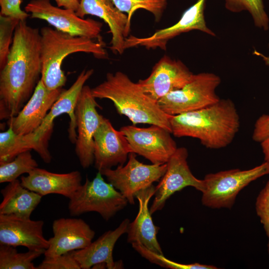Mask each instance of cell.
Listing matches in <instances>:
<instances>
[{"instance_id":"6da1fadb","label":"cell","mask_w":269,"mask_h":269,"mask_svg":"<svg viewBox=\"0 0 269 269\" xmlns=\"http://www.w3.org/2000/svg\"><path fill=\"white\" fill-rule=\"evenodd\" d=\"M40 31L21 20L0 73V119L16 116L33 94L42 71Z\"/></svg>"},{"instance_id":"7a4b0ae2","label":"cell","mask_w":269,"mask_h":269,"mask_svg":"<svg viewBox=\"0 0 269 269\" xmlns=\"http://www.w3.org/2000/svg\"><path fill=\"white\" fill-rule=\"evenodd\" d=\"M171 133L177 137L198 139L206 148L220 149L229 145L240 127V119L233 102L220 99L197 110L170 116Z\"/></svg>"},{"instance_id":"3957f363","label":"cell","mask_w":269,"mask_h":269,"mask_svg":"<svg viewBox=\"0 0 269 269\" xmlns=\"http://www.w3.org/2000/svg\"><path fill=\"white\" fill-rule=\"evenodd\" d=\"M92 93L96 99L112 101L118 113L126 116L133 125H157L171 133L170 116L126 74L120 71L107 73L105 80L92 88Z\"/></svg>"},{"instance_id":"277c9868","label":"cell","mask_w":269,"mask_h":269,"mask_svg":"<svg viewBox=\"0 0 269 269\" xmlns=\"http://www.w3.org/2000/svg\"><path fill=\"white\" fill-rule=\"evenodd\" d=\"M40 31L42 71L40 80L48 89L62 88L67 81L62 70L64 59L77 52L91 53L97 58H106L107 52L101 42L85 37L73 36L49 26Z\"/></svg>"},{"instance_id":"5b68a950","label":"cell","mask_w":269,"mask_h":269,"mask_svg":"<svg viewBox=\"0 0 269 269\" xmlns=\"http://www.w3.org/2000/svg\"><path fill=\"white\" fill-rule=\"evenodd\" d=\"M267 174H269V161L248 170L233 169L208 174L203 179L202 204L212 208H230L242 189Z\"/></svg>"},{"instance_id":"8992f818","label":"cell","mask_w":269,"mask_h":269,"mask_svg":"<svg viewBox=\"0 0 269 269\" xmlns=\"http://www.w3.org/2000/svg\"><path fill=\"white\" fill-rule=\"evenodd\" d=\"M102 176L98 171L92 180L87 178L69 199L68 210L71 216L95 212L107 221L127 206V199Z\"/></svg>"},{"instance_id":"52a82bcc","label":"cell","mask_w":269,"mask_h":269,"mask_svg":"<svg viewBox=\"0 0 269 269\" xmlns=\"http://www.w3.org/2000/svg\"><path fill=\"white\" fill-rule=\"evenodd\" d=\"M220 82V77L213 73L193 74L182 88L172 91L160 99L157 102L158 106L170 116L202 109L220 99L216 93Z\"/></svg>"},{"instance_id":"ba28073f","label":"cell","mask_w":269,"mask_h":269,"mask_svg":"<svg viewBox=\"0 0 269 269\" xmlns=\"http://www.w3.org/2000/svg\"><path fill=\"white\" fill-rule=\"evenodd\" d=\"M93 73V69L83 70L71 87L67 90H64L40 127L32 133L34 140L38 145L37 153L44 162L49 163L52 159L48 149V143L53 131L54 121L58 116L64 114L69 116V138L71 143H75L77 139L76 107L85 83Z\"/></svg>"},{"instance_id":"9c48e42d","label":"cell","mask_w":269,"mask_h":269,"mask_svg":"<svg viewBox=\"0 0 269 269\" xmlns=\"http://www.w3.org/2000/svg\"><path fill=\"white\" fill-rule=\"evenodd\" d=\"M136 157L135 153L131 152L125 165H119L114 169L107 168L99 171L131 204H134L137 192L159 181L167 168L166 163L145 164Z\"/></svg>"},{"instance_id":"30bf717a","label":"cell","mask_w":269,"mask_h":269,"mask_svg":"<svg viewBox=\"0 0 269 269\" xmlns=\"http://www.w3.org/2000/svg\"><path fill=\"white\" fill-rule=\"evenodd\" d=\"M32 18L46 21L55 29L73 36L99 38L103 23L78 16L74 10L53 5L50 0H31L24 7Z\"/></svg>"},{"instance_id":"8fae6325","label":"cell","mask_w":269,"mask_h":269,"mask_svg":"<svg viewBox=\"0 0 269 269\" xmlns=\"http://www.w3.org/2000/svg\"><path fill=\"white\" fill-rule=\"evenodd\" d=\"M132 152L137 154L152 164L166 163L178 148L171 133L157 125L139 128L134 125L122 127Z\"/></svg>"},{"instance_id":"7c38bea8","label":"cell","mask_w":269,"mask_h":269,"mask_svg":"<svg viewBox=\"0 0 269 269\" xmlns=\"http://www.w3.org/2000/svg\"><path fill=\"white\" fill-rule=\"evenodd\" d=\"M100 107L93 96L92 89L84 85L75 109L77 139L75 152L81 166L89 167L94 162V136L104 117L99 114Z\"/></svg>"},{"instance_id":"4fadbf2b","label":"cell","mask_w":269,"mask_h":269,"mask_svg":"<svg viewBox=\"0 0 269 269\" xmlns=\"http://www.w3.org/2000/svg\"><path fill=\"white\" fill-rule=\"evenodd\" d=\"M188 155L185 147H178L167 162L166 172L155 186L154 198L149 208L151 214L161 210L172 194L186 187H193L201 192L204 190V180L192 173L187 163Z\"/></svg>"},{"instance_id":"5bb4252c","label":"cell","mask_w":269,"mask_h":269,"mask_svg":"<svg viewBox=\"0 0 269 269\" xmlns=\"http://www.w3.org/2000/svg\"><path fill=\"white\" fill-rule=\"evenodd\" d=\"M206 0H197L187 9L175 24L157 30L150 36L137 37L131 35L125 40V49L143 46L147 49L159 48L165 50L168 41L179 34L193 30H198L211 35L214 33L207 27L204 18Z\"/></svg>"},{"instance_id":"9a60e30c","label":"cell","mask_w":269,"mask_h":269,"mask_svg":"<svg viewBox=\"0 0 269 269\" xmlns=\"http://www.w3.org/2000/svg\"><path fill=\"white\" fill-rule=\"evenodd\" d=\"M193 75L181 61L165 55L155 64L150 75L137 83L146 95L157 102L169 93L182 88Z\"/></svg>"},{"instance_id":"2e32d148","label":"cell","mask_w":269,"mask_h":269,"mask_svg":"<svg viewBox=\"0 0 269 269\" xmlns=\"http://www.w3.org/2000/svg\"><path fill=\"white\" fill-rule=\"evenodd\" d=\"M94 164L98 171L124 165L132 152L124 133L105 118L94 134Z\"/></svg>"},{"instance_id":"e0dca14e","label":"cell","mask_w":269,"mask_h":269,"mask_svg":"<svg viewBox=\"0 0 269 269\" xmlns=\"http://www.w3.org/2000/svg\"><path fill=\"white\" fill-rule=\"evenodd\" d=\"M53 236L48 239L45 257H53L83 249L90 244L95 233L82 219L61 218L52 224Z\"/></svg>"},{"instance_id":"ac0fdd59","label":"cell","mask_w":269,"mask_h":269,"mask_svg":"<svg viewBox=\"0 0 269 269\" xmlns=\"http://www.w3.org/2000/svg\"><path fill=\"white\" fill-rule=\"evenodd\" d=\"M64 90L63 88L49 90L40 80L33 94L21 111L15 117L8 119V127L19 134L34 132L40 127Z\"/></svg>"},{"instance_id":"d6986e66","label":"cell","mask_w":269,"mask_h":269,"mask_svg":"<svg viewBox=\"0 0 269 269\" xmlns=\"http://www.w3.org/2000/svg\"><path fill=\"white\" fill-rule=\"evenodd\" d=\"M44 222L0 214V245L28 250H46L48 240L43 236Z\"/></svg>"},{"instance_id":"ffe728a7","label":"cell","mask_w":269,"mask_h":269,"mask_svg":"<svg viewBox=\"0 0 269 269\" xmlns=\"http://www.w3.org/2000/svg\"><path fill=\"white\" fill-rule=\"evenodd\" d=\"M75 12L82 18L92 15L103 19L112 34L111 50L114 53H123L125 40L131 29L127 14L120 11L110 0H80Z\"/></svg>"},{"instance_id":"44dd1931","label":"cell","mask_w":269,"mask_h":269,"mask_svg":"<svg viewBox=\"0 0 269 269\" xmlns=\"http://www.w3.org/2000/svg\"><path fill=\"white\" fill-rule=\"evenodd\" d=\"M82 176L78 171L67 173H57L36 167L20 178L26 188L42 196L50 194L71 198L81 186Z\"/></svg>"},{"instance_id":"7402d4cb","label":"cell","mask_w":269,"mask_h":269,"mask_svg":"<svg viewBox=\"0 0 269 269\" xmlns=\"http://www.w3.org/2000/svg\"><path fill=\"white\" fill-rule=\"evenodd\" d=\"M155 186L141 190L135 195L138 201V211L135 219L130 223L127 231L129 243L138 244L151 252L163 255L156 235L159 228L152 221L148 207L150 198L154 195Z\"/></svg>"},{"instance_id":"603a6c76","label":"cell","mask_w":269,"mask_h":269,"mask_svg":"<svg viewBox=\"0 0 269 269\" xmlns=\"http://www.w3.org/2000/svg\"><path fill=\"white\" fill-rule=\"evenodd\" d=\"M130 223L129 219H125L115 230L105 232L87 247L74 251L81 269H91L94 265L103 262L107 264L108 269L123 268L121 261L114 262L113 252L120 237L127 233Z\"/></svg>"},{"instance_id":"cb8c5ba5","label":"cell","mask_w":269,"mask_h":269,"mask_svg":"<svg viewBox=\"0 0 269 269\" xmlns=\"http://www.w3.org/2000/svg\"><path fill=\"white\" fill-rule=\"evenodd\" d=\"M0 192L2 201L0 204V214L23 219H30L42 197L24 187L18 179L8 182Z\"/></svg>"},{"instance_id":"d4e9b609","label":"cell","mask_w":269,"mask_h":269,"mask_svg":"<svg viewBox=\"0 0 269 269\" xmlns=\"http://www.w3.org/2000/svg\"><path fill=\"white\" fill-rule=\"evenodd\" d=\"M38 151V145L33 133L16 134L11 127L0 133V163L12 160L19 153L27 151Z\"/></svg>"},{"instance_id":"484cf974","label":"cell","mask_w":269,"mask_h":269,"mask_svg":"<svg viewBox=\"0 0 269 269\" xmlns=\"http://www.w3.org/2000/svg\"><path fill=\"white\" fill-rule=\"evenodd\" d=\"M45 250H28L25 253H18L15 247L0 244V269H36L33 261L42 254Z\"/></svg>"},{"instance_id":"4316f807","label":"cell","mask_w":269,"mask_h":269,"mask_svg":"<svg viewBox=\"0 0 269 269\" xmlns=\"http://www.w3.org/2000/svg\"><path fill=\"white\" fill-rule=\"evenodd\" d=\"M30 151L22 152L12 160L0 163V183L12 182L20 175L28 174L38 167V163L32 157Z\"/></svg>"},{"instance_id":"83f0119b","label":"cell","mask_w":269,"mask_h":269,"mask_svg":"<svg viewBox=\"0 0 269 269\" xmlns=\"http://www.w3.org/2000/svg\"><path fill=\"white\" fill-rule=\"evenodd\" d=\"M121 11L126 12L129 21L133 15L139 9H144L151 12L155 20L159 21L166 8L167 0H110Z\"/></svg>"},{"instance_id":"f1b7e54d","label":"cell","mask_w":269,"mask_h":269,"mask_svg":"<svg viewBox=\"0 0 269 269\" xmlns=\"http://www.w3.org/2000/svg\"><path fill=\"white\" fill-rule=\"evenodd\" d=\"M225 6L233 12L248 11L256 26L265 30L268 29L269 19L263 0H225Z\"/></svg>"},{"instance_id":"f546056e","label":"cell","mask_w":269,"mask_h":269,"mask_svg":"<svg viewBox=\"0 0 269 269\" xmlns=\"http://www.w3.org/2000/svg\"><path fill=\"white\" fill-rule=\"evenodd\" d=\"M21 21L7 16L0 15V69L3 68L12 43L14 31Z\"/></svg>"},{"instance_id":"4dcf8cb0","label":"cell","mask_w":269,"mask_h":269,"mask_svg":"<svg viewBox=\"0 0 269 269\" xmlns=\"http://www.w3.org/2000/svg\"><path fill=\"white\" fill-rule=\"evenodd\" d=\"M133 248L142 257L153 264L160 267L171 269H214L213 266L202 265L199 263L183 264L178 263L166 258L164 255L157 254L147 250L138 244L132 245Z\"/></svg>"},{"instance_id":"1f68e13d","label":"cell","mask_w":269,"mask_h":269,"mask_svg":"<svg viewBox=\"0 0 269 269\" xmlns=\"http://www.w3.org/2000/svg\"><path fill=\"white\" fill-rule=\"evenodd\" d=\"M36 269H81L75 259L73 251L59 256L45 257Z\"/></svg>"},{"instance_id":"d6a6232c","label":"cell","mask_w":269,"mask_h":269,"mask_svg":"<svg viewBox=\"0 0 269 269\" xmlns=\"http://www.w3.org/2000/svg\"><path fill=\"white\" fill-rule=\"evenodd\" d=\"M256 210L268 238V251L269 254V180L257 198Z\"/></svg>"},{"instance_id":"836d02e7","label":"cell","mask_w":269,"mask_h":269,"mask_svg":"<svg viewBox=\"0 0 269 269\" xmlns=\"http://www.w3.org/2000/svg\"><path fill=\"white\" fill-rule=\"evenodd\" d=\"M21 0H0V15L26 20L29 15L24 10L21 9Z\"/></svg>"},{"instance_id":"e575fe53","label":"cell","mask_w":269,"mask_h":269,"mask_svg":"<svg viewBox=\"0 0 269 269\" xmlns=\"http://www.w3.org/2000/svg\"><path fill=\"white\" fill-rule=\"evenodd\" d=\"M269 137V115L264 114L256 121L252 135L253 139L261 142Z\"/></svg>"},{"instance_id":"d590c367","label":"cell","mask_w":269,"mask_h":269,"mask_svg":"<svg viewBox=\"0 0 269 269\" xmlns=\"http://www.w3.org/2000/svg\"><path fill=\"white\" fill-rule=\"evenodd\" d=\"M57 6L76 11L80 3V0H54Z\"/></svg>"},{"instance_id":"8d00e7d4","label":"cell","mask_w":269,"mask_h":269,"mask_svg":"<svg viewBox=\"0 0 269 269\" xmlns=\"http://www.w3.org/2000/svg\"><path fill=\"white\" fill-rule=\"evenodd\" d=\"M265 161H269V137L261 142Z\"/></svg>"},{"instance_id":"74e56055","label":"cell","mask_w":269,"mask_h":269,"mask_svg":"<svg viewBox=\"0 0 269 269\" xmlns=\"http://www.w3.org/2000/svg\"><path fill=\"white\" fill-rule=\"evenodd\" d=\"M253 54L261 57L266 65L269 66V57L265 55L256 50L254 51Z\"/></svg>"}]
</instances>
